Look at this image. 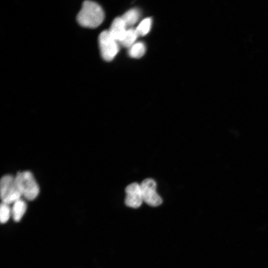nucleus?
Here are the masks:
<instances>
[{
  "label": "nucleus",
  "mask_w": 268,
  "mask_h": 268,
  "mask_svg": "<svg viewBox=\"0 0 268 268\" xmlns=\"http://www.w3.org/2000/svg\"><path fill=\"white\" fill-rule=\"evenodd\" d=\"M104 19V13L101 6L90 0L84 1L76 16L78 23L83 27L94 28L99 26Z\"/></svg>",
  "instance_id": "nucleus-1"
},
{
  "label": "nucleus",
  "mask_w": 268,
  "mask_h": 268,
  "mask_svg": "<svg viewBox=\"0 0 268 268\" xmlns=\"http://www.w3.org/2000/svg\"><path fill=\"white\" fill-rule=\"evenodd\" d=\"M15 178L22 196L29 201L36 198L39 193V187L30 172H19Z\"/></svg>",
  "instance_id": "nucleus-2"
},
{
  "label": "nucleus",
  "mask_w": 268,
  "mask_h": 268,
  "mask_svg": "<svg viewBox=\"0 0 268 268\" xmlns=\"http://www.w3.org/2000/svg\"><path fill=\"white\" fill-rule=\"evenodd\" d=\"M0 198L2 202L13 203L22 196L15 177L10 175L3 176L0 181Z\"/></svg>",
  "instance_id": "nucleus-3"
},
{
  "label": "nucleus",
  "mask_w": 268,
  "mask_h": 268,
  "mask_svg": "<svg viewBox=\"0 0 268 268\" xmlns=\"http://www.w3.org/2000/svg\"><path fill=\"white\" fill-rule=\"evenodd\" d=\"M98 42L103 59L106 61H112L119 52V43L111 36L108 30H104L100 34Z\"/></svg>",
  "instance_id": "nucleus-4"
},
{
  "label": "nucleus",
  "mask_w": 268,
  "mask_h": 268,
  "mask_svg": "<svg viewBox=\"0 0 268 268\" xmlns=\"http://www.w3.org/2000/svg\"><path fill=\"white\" fill-rule=\"evenodd\" d=\"M143 201L151 206H157L162 202L156 192V183L150 178L145 179L140 184Z\"/></svg>",
  "instance_id": "nucleus-5"
},
{
  "label": "nucleus",
  "mask_w": 268,
  "mask_h": 268,
  "mask_svg": "<svg viewBox=\"0 0 268 268\" xmlns=\"http://www.w3.org/2000/svg\"><path fill=\"white\" fill-rule=\"evenodd\" d=\"M126 196L125 200L126 205L132 208H138L143 202L140 184L132 183L125 189Z\"/></svg>",
  "instance_id": "nucleus-6"
},
{
  "label": "nucleus",
  "mask_w": 268,
  "mask_h": 268,
  "mask_svg": "<svg viewBox=\"0 0 268 268\" xmlns=\"http://www.w3.org/2000/svg\"><path fill=\"white\" fill-rule=\"evenodd\" d=\"M127 25L122 17H117L108 30L111 36L119 43L123 40L127 30Z\"/></svg>",
  "instance_id": "nucleus-7"
},
{
  "label": "nucleus",
  "mask_w": 268,
  "mask_h": 268,
  "mask_svg": "<svg viewBox=\"0 0 268 268\" xmlns=\"http://www.w3.org/2000/svg\"><path fill=\"white\" fill-rule=\"evenodd\" d=\"M27 210V204L25 201L20 199L12 203L11 217L15 222H19L24 216Z\"/></svg>",
  "instance_id": "nucleus-8"
},
{
  "label": "nucleus",
  "mask_w": 268,
  "mask_h": 268,
  "mask_svg": "<svg viewBox=\"0 0 268 268\" xmlns=\"http://www.w3.org/2000/svg\"><path fill=\"white\" fill-rule=\"evenodd\" d=\"M138 36V35L135 29H127L123 40L119 44L125 47L130 48L135 43V40Z\"/></svg>",
  "instance_id": "nucleus-9"
},
{
  "label": "nucleus",
  "mask_w": 268,
  "mask_h": 268,
  "mask_svg": "<svg viewBox=\"0 0 268 268\" xmlns=\"http://www.w3.org/2000/svg\"><path fill=\"white\" fill-rule=\"evenodd\" d=\"M139 11L136 8H132L126 12L121 17L127 26H131L138 21Z\"/></svg>",
  "instance_id": "nucleus-10"
},
{
  "label": "nucleus",
  "mask_w": 268,
  "mask_h": 268,
  "mask_svg": "<svg viewBox=\"0 0 268 268\" xmlns=\"http://www.w3.org/2000/svg\"><path fill=\"white\" fill-rule=\"evenodd\" d=\"M145 50V46L142 42L135 43L129 48V55L132 58H139L144 55Z\"/></svg>",
  "instance_id": "nucleus-11"
},
{
  "label": "nucleus",
  "mask_w": 268,
  "mask_h": 268,
  "mask_svg": "<svg viewBox=\"0 0 268 268\" xmlns=\"http://www.w3.org/2000/svg\"><path fill=\"white\" fill-rule=\"evenodd\" d=\"M151 24L152 20L150 18H146L142 20L135 29L138 36L146 35L151 29Z\"/></svg>",
  "instance_id": "nucleus-12"
},
{
  "label": "nucleus",
  "mask_w": 268,
  "mask_h": 268,
  "mask_svg": "<svg viewBox=\"0 0 268 268\" xmlns=\"http://www.w3.org/2000/svg\"><path fill=\"white\" fill-rule=\"evenodd\" d=\"M11 216V208L9 204L1 202L0 207V221L1 224L6 223Z\"/></svg>",
  "instance_id": "nucleus-13"
}]
</instances>
